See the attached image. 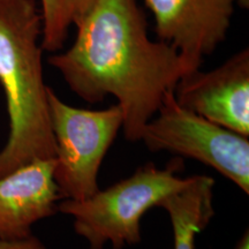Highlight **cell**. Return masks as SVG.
I'll list each match as a JSON object with an SVG mask.
<instances>
[{
  "label": "cell",
  "instance_id": "6da1fadb",
  "mask_svg": "<svg viewBox=\"0 0 249 249\" xmlns=\"http://www.w3.org/2000/svg\"><path fill=\"white\" fill-rule=\"evenodd\" d=\"M73 45L48 62L88 103L107 96L123 110L124 138L139 142L144 126L189 67L163 40H151L138 0H93L76 23Z\"/></svg>",
  "mask_w": 249,
  "mask_h": 249
},
{
  "label": "cell",
  "instance_id": "7a4b0ae2",
  "mask_svg": "<svg viewBox=\"0 0 249 249\" xmlns=\"http://www.w3.org/2000/svg\"><path fill=\"white\" fill-rule=\"evenodd\" d=\"M42 37L43 18L35 0H0V86L9 121L0 177L33 160H54Z\"/></svg>",
  "mask_w": 249,
  "mask_h": 249
},
{
  "label": "cell",
  "instance_id": "3957f363",
  "mask_svg": "<svg viewBox=\"0 0 249 249\" xmlns=\"http://www.w3.org/2000/svg\"><path fill=\"white\" fill-rule=\"evenodd\" d=\"M183 166L182 158H174L164 169L148 163L85 200H61L58 213L73 217L74 231L88 241L89 249H103L107 244L112 249L138 245L143 216L191 182L192 177L178 176Z\"/></svg>",
  "mask_w": 249,
  "mask_h": 249
},
{
  "label": "cell",
  "instance_id": "277c9868",
  "mask_svg": "<svg viewBox=\"0 0 249 249\" xmlns=\"http://www.w3.org/2000/svg\"><path fill=\"white\" fill-rule=\"evenodd\" d=\"M49 112L55 142L53 179L61 200H85L99 189L98 172L123 127V110L71 107L49 87Z\"/></svg>",
  "mask_w": 249,
  "mask_h": 249
},
{
  "label": "cell",
  "instance_id": "5b68a950",
  "mask_svg": "<svg viewBox=\"0 0 249 249\" xmlns=\"http://www.w3.org/2000/svg\"><path fill=\"white\" fill-rule=\"evenodd\" d=\"M140 141L151 152L166 151L216 170L249 194L248 136L227 129L182 107L167 92Z\"/></svg>",
  "mask_w": 249,
  "mask_h": 249
},
{
  "label": "cell",
  "instance_id": "8992f818",
  "mask_svg": "<svg viewBox=\"0 0 249 249\" xmlns=\"http://www.w3.org/2000/svg\"><path fill=\"white\" fill-rule=\"evenodd\" d=\"M182 107L249 136V50L242 49L209 71L183 75L173 90Z\"/></svg>",
  "mask_w": 249,
  "mask_h": 249
},
{
  "label": "cell",
  "instance_id": "52a82bcc",
  "mask_svg": "<svg viewBox=\"0 0 249 249\" xmlns=\"http://www.w3.org/2000/svg\"><path fill=\"white\" fill-rule=\"evenodd\" d=\"M160 40L172 45L189 71L226 39L236 0H144Z\"/></svg>",
  "mask_w": 249,
  "mask_h": 249
},
{
  "label": "cell",
  "instance_id": "ba28073f",
  "mask_svg": "<svg viewBox=\"0 0 249 249\" xmlns=\"http://www.w3.org/2000/svg\"><path fill=\"white\" fill-rule=\"evenodd\" d=\"M54 160H37L0 177V239L33 235V226L58 213Z\"/></svg>",
  "mask_w": 249,
  "mask_h": 249
},
{
  "label": "cell",
  "instance_id": "9c48e42d",
  "mask_svg": "<svg viewBox=\"0 0 249 249\" xmlns=\"http://www.w3.org/2000/svg\"><path fill=\"white\" fill-rule=\"evenodd\" d=\"M214 180L211 177L192 176L185 188L160 202L169 214L173 231L174 249H195V238L209 225L214 216Z\"/></svg>",
  "mask_w": 249,
  "mask_h": 249
},
{
  "label": "cell",
  "instance_id": "30bf717a",
  "mask_svg": "<svg viewBox=\"0 0 249 249\" xmlns=\"http://www.w3.org/2000/svg\"><path fill=\"white\" fill-rule=\"evenodd\" d=\"M43 18L42 48L44 51L57 52L62 49L71 26L68 17L67 0H39Z\"/></svg>",
  "mask_w": 249,
  "mask_h": 249
},
{
  "label": "cell",
  "instance_id": "8fae6325",
  "mask_svg": "<svg viewBox=\"0 0 249 249\" xmlns=\"http://www.w3.org/2000/svg\"><path fill=\"white\" fill-rule=\"evenodd\" d=\"M0 249H46L40 239L31 235L26 239L18 240H2L0 239Z\"/></svg>",
  "mask_w": 249,
  "mask_h": 249
},
{
  "label": "cell",
  "instance_id": "7c38bea8",
  "mask_svg": "<svg viewBox=\"0 0 249 249\" xmlns=\"http://www.w3.org/2000/svg\"><path fill=\"white\" fill-rule=\"evenodd\" d=\"M92 1L93 0H67L68 17L71 24L76 23L80 20Z\"/></svg>",
  "mask_w": 249,
  "mask_h": 249
},
{
  "label": "cell",
  "instance_id": "4fadbf2b",
  "mask_svg": "<svg viewBox=\"0 0 249 249\" xmlns=\"http://www.w3.org/2000/svg\"><path fill=\"white\" fill-rule=\"evenodd\" d=\"M233 249H249V232L248 230H246L244 234L241 235V238L239 239L236 242L234 248Z\"/></svg>",
  "mask_w": 249,
  "mask_h": 249
},
{
  "label": "cell",
  "instance_id": "5bb4252c",
  "mask_svg": "<svg viewBox=\"0 0 249 249\" xmlns=\"http://www.w3.org/2000/svg\"><path fill=\"white\" fill-rule=\"evenodd\" d=\"M236 4L245 9L249 8V0H236Z\"/></svg>",
  "mask_w": 249,
  "mask_h": 249
}]
</instances>
